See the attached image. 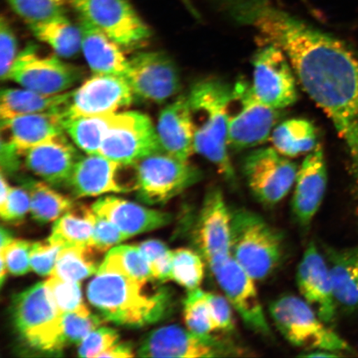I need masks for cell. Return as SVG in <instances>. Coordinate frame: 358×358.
Here are the masks:
<instances>
[{
  "label": "cell",
  "instance_id": "cell-25",
  "mask_svg": "<svg viewBox=\"0 0 358 358\" xmlns=\"http://www.w3.org/2000/svg\"><path fill=\"white\" fill-rule=\"evenodd\" d=\"M82 52L93 74H107L125 78L129 58L122 47L88 21L80 17Z\"/></svg>",
  "mask_w": 358,
  "mask_h": 358
},
{
  "label": "cell",
  "instance_id": "cell-39",
  "mask_svg": "<svg viewBox=\"0 0 358 358\" xmlns=\"http://www.w3.org/2000/svg\"><path fill=\"white\" fill-rule=\"evenodd\" d=\"M183 320L192 332L201 335L215 332L207 291L200 288L187 290L183 301Z\"/></svg>",
  "mask_w": 358,
  "mask_h": 358
},
{
  "label": "cell",
  "instance_id": "cell-26",
  "mask_svg": "<svg viewBox=\"0 0 358 358\" xmlns=\"http://www.w3.org/2000/svg\"><path fill=\"white\" fill-rule=\"evenodd\" d=\"M64 122V115L52 112L17 116L2 120V136L24 155L31 148L65 134Z\"/></svg>",
  "mask_w": 358,
  "mask_h": 358
},
{
  "label": "cell",
  "instance_id": "cell-35",
  "mask_svg": "<svg viewBox=\"0 0 358 358\" xmlns=\"http://www.w3.org/2000/svg\"><path fill=\"white\" fill-rule=\"evenodd\" d=\"M97 250L92 246H65L58 254L52 275L65 280L80 282L96 274L101 263L95 257Z\"/></svg>",
  "mask_w": 358,
  "mask_h": 358
},
{
  "label": "cell",
  "instance_id": "cell-50",
  "mask_svg": "<svg viewBox=\"0 0 358 358\" xmlns=\"http://www.w3.org/2000/svg\"><path fill=\"white\" fill-rule=\"evenodd\" d=\"M132 346L127 343H116L105 352L101 357L127 358L134 357Z\"/></svg>",
  "mask_w": 358,
  "mask_h": 358
},
{
  "label": "cell",
  "instance_id": "cell-21",
  "mask_svg": "<svg viewBox=\"0 0 358 358\" xmlns=\"http://www.w3.org/2000/svg\"><path fill=\"white\" fill-rule=\"evenodd\" d=\"M127 166L101 155L80 157L71 174L69 187L78 198L134 191V187L125 182L122 177Z\"/></svg>",
  "mask_w": 358,
  "mask_h": 358
},
{
  "label": "cell",
  "instance_id": "cell-6",
  "mask_svg": "<svg viewBox=\"0 0 358 358\" xmlns=\"http://www.w3.org/2000/svg\"><path fill=\"white\" fill-rule=\"evenodd\" d=\"M13 317L21 337L31 347L58 352L67 346L64 315L57 310L45 281L17 295L13 299Z\"/></svg>",
  "mask_w": 358,
  "mask_h": 358
},
{
  "label": "cell",
  "instance_id": "cell-18",
  "mask_svg": "<svg viewBox=\"0 0 358 358\" xmlns=\"http://www.w3.org/2000/svg\"><path fill=\"white\" fill-rule=\"evenodd\" d=\"M234 310L248 329L262 337L271 338L255 280L231 257L211 271Z\"/></svg>",
  "mask_w": 358,
  "mask_h": 358
},
{
  "label": "cell",
  "instance_id": "cell-46",
  "mask_svg": "<svg viewBox=\"0 0 358 358\" xmlns=\"http://www.w3.org/2000/svg\"><path fill=\"white\" fill-rule=\"evenodd\" d=\"M17 55V38L10 22L2 16L0 21V76L7 80Z\"/></svg>",
  "mask_w": 358,
  "mask_h": 358
},
{
  "label": "cell",
  "instance_id": "cell-22",
  "mask_svg": "<svg viewBox=\"0 0 358 358\" xmlns=\"http://www.w3.org/2000/svg\"><path fill=\"white\" fill-rule=\"evenodd\" d=\"M80 157L65 134L52 138L24 153L27 169L52 187H69Z\"/></svg>",
  "mask_w": 358,
  "mask_h": 358
},
{
  "label": "cell",
  "instance_id": "cell-42",
  "mask_svg": "<svg viewBox=\"0 0 358 358\" xmlns=\"http://www.w3.org/2000/svg\"><path fill=\"white\" fill-rule=\"evenodd\" d=\"M86 213L92 224L94 248L98 252H108L114 246L129 239L117 227L107 219L99 216L92 208L86 207Z\"/></svg>",
  "mask_w": 358,
  "mask_h": 358
},
{
  "label": "cell",
  "instance_id": "cell-49",
  "mask_svg": "<svg viewBox=\"0 0 358 358\" xmlns=\"http://www.w3.org/2000/svg\"><path fill=\"white\" fill-rule=\"evenodd\" d=\"M24 155L7 138H1V171L7 173L17 172Z\"/></svg>",
  "mask_w": 358,
  "mask_h": 358
},
{
  "label": "cell",
  "instance_id": "cell-27",
  "mask_svg": "<svg viewBox=\"0 0 358 358\" xmlns=\"http://www.w3.org/2000/svg\"><path fill=\"white\" fill-rule=\"evenodd\" d=\"M334 294L338 308L358 310V245L345 248L325 246Z\"/></svg>",
  "mask_w": 358,
  "mask_h": 358
},
{
  "label": "cell",
  "instance_id": "cell-3",
  "mask_svg": "<svg viewBox=\"0 0 358 358\" xmlns=\"http://www.w3.org/2000/svg\"><path fill=\"white\" fill-rule=\"evenodd\" d=\"M145 285L118 273H96L88 285L87 298L107 320L140 328L164 319L173 306L169 291L148 294Z\"/></svg>",
  "mask_w": 358,
  "mask_h": 358
},
{
  "label": "cell",
  "instance_id": "cell-1",
  "mask_svg": "<svg viewBox=\"0 0 358 358\" xmlns=\"http://www.w3.org/2000/svg\"><path fill=\"white\" fill-rule=\"evenodd\" d=\"M226 16L252 27L262 45L281 49L299 84L333 122L350 153H358V52L345 42L274 6L239 0Z\"/></svg>",
  "mask_w": 358,
  "mask_h": 358
},
{
  "label": "cell",
  "instance_id": "cell-29",
  "mask_svg": "<svg viewBox=\"0 0 358 358\" xmlns=\"http://www.w3.org/2000/svg\"><path fill=\"white\" fill-rule=\"evenodd\" d=\"M36 38L50 47L62 58L77 56L82 51V31L64 15L29 25Z\"/></svg>",
  "mask_w": 358,
  "mask_h": 358
},
{
  "label": "cell",
  "instance_id": "cell-33",
  "mask_svg": "<svg viewBox=\"0 0 358 358\" xmlns=\"http://www.w3.org/2000/svg\"><path fill=\"white\" fill-rule=\"evenodd\" d=\"M113 272L146 285L154 280L144 255L134 245H116L107 253L97 273Z\"/></svg>",
  "mask_w": 358,
  "mask_h": 358
},
{
  "label": "cell",
  "instance_id": "cell-7",
  "mask_svg": "<svg viewBox=\"0 0 358 358\" xmlns=\"http://www.w3.org/2000/svg\"><path fill=\"white\" fill-rule=\"evenodd\" d=\"M136 192L147 204H163L201 181L203 173L189 161L157 152L134 164Z\"/></svg>",
  "mask_w": 358,
  "mask_h": 358
},
{
  "label": "cell",
  "instance_id": "cell-17",
  "mask_svg": "<svg viewBox=\"0 0 358 358\" xmlns=\"http://www.w3.org/2000/svg\"><path fill=\"white\" fill-rule=\"evenodd\" d=\"M134 93L127 78L93 74L73 90L64 119L117 113L131 105Z\"/></svg>",
  "mask_w": 358,
  "mask_h": 358
},
{
  "label": "cell",
  "instance_id": "cell-9",
  "mask_svg": "<svg viewBox=\"0 0 358 358\" xmlns=\"http://www.w3.org/2000/svg\"><path fill=\"white\" fill-rule=\"evenodd\" d=\"M245 350L231 340L201 335L177 325L157 329L147 336L138 350L142 357H234Z\"/></svg>",
  "mask_w": 358,
  "mask_h": 358
},
{
  "label": "cell",
  "instance_id": "cell-24",
  "mask_svg": "<svg viewBox=\"0 0 358 358\" xmlns=\"http://www.w3.org/2000/svg\"><path fill=\"white\" fill-rule=\"evenodd\" d=\"M156 131L164 152L189 161L194 152V129L187 95L178 96L161 110Z\"/></svg>",
  "mask_w": 358,
  "mask_h": 358
},
{
  "label": "cell",
  "instance_id": "cell-45",
  "mask_svg": "<svg viewBox=\"0 0 358 358\" xmlns=\"http://www.w3.org/2000/svg\"><path fill=\"white\" fill-rule=\"evenodd\" d=\"M62 248V246L51 243L48 240L33 243L30 252L32 271L42 276L51 275Z\"/></svg>",
  "mask_w": 358,
  "mask_h": 358
},
{
  "label": "cell",
  "instance_id": "cell-47",
  "mask_svg": "<svg viewBox=\"0 0 358 358\" xmlns=\"http://www.w3.org/2000/svg\"><path fill=\"white\" fill-rule=\"evenodd\" d=\"M30 209V196L25 187H11L6 203L0 206V214L4 221H19Z\"/></svg>",
  "mask_w": 358,
  "mask_h": 358
},
{
  "label": "cell",
  "instance_id": "cell-38",
  "mask_svg": "<svg viewBox=\"0 0 358 358\" xmlns=\"http://www.w3.org/2000/svg\"><path fill=\"white\" fill-rule=\"evenodd\" d=\"M45 283L57 310L62 315L67 313H78L83 316L92 315L83 302L79 282L65 280L51 275Z\"/></svg>",
  "mask_w": 358,
  "mask_h": 358
},
{
  "label": "cell",
  "instance_id": "cell-4",
  "mask_svg": "<svg viewBox=\"0 0 358 358\" xmlns=\"http://www.w3.org/2000/svg\"><path fill=\"white\" fill-rule=\"evenodd\" d=\"M231 257L255 280L267 279L283 257V234L248 209H231Z\"/></svg>",
  "mask_w": 358,
  "mask_h": 358
},
{
  "label": "cell",
  "instance_id": "cell-43",
  "mask_svg": "<svg viewBox=\"0 0 358 358\" xmlns=\"http://www.w3.org/2000/svg\"><path fill=\"white\" fill-rule=\"evenodd\" d=\"M104 322L96 315L83 316L78 313H64V333L66 345L79 344L92 331Z\"/></svg>",
  "mask_w": 358,
  "mask_h": 358
},
{
  "label": "cell",
  "instance_id": "cell-34",
  "mask_svg": "<svg viewBox=\"0 0 358 358\" xmlns=\"http://www.w3.org/2000/svg\"><path fill=\"white\" fill-rule=\"evenodd\" d=\"M48 240L62 248L83 245L94 248L93 227L86 206H80L78 209L74 206V211L73 208L58 218Z\"/></svg>",
  "mask_w": 358,
  "mask_h": 358
},
{
  "label": "cell",
  "instance_id": "cell-20",
  "mask_svg": "<svg viewBox=\"0 0 358 358\" xmlns=\"http://www.w3.org/2000/svg\"><path fill=\"white\" fill-rule=\"evenodd\" d=\"M328 185V171L320 143L299 167L292 198V212L303 227L310 225L319 212Z\"/></svg>",
  "mask_w": 358,
  "mask_h": 358
},
{
  "label": "cell",
  "instance_id": "cell-8",
  "mask_svg": "<svg viewBox=\"0 0 358 358\" xmlns=\"http://www.w3.org/2000/svg\"><path fill=\"white\" fill-rule=\"evenodd\" d=\"M280 110L259 101L252 85L240 80L232 90L228 123V146L241 151L261 145L271 138Z\"/></svg>",
  "mask_w": 358,
  "mask_h": 358
},
{
  "label": "cell",
  "instance_id": "cell-12",
  "mask_svg": "<svg viewBox=\"0 0 358 358\" xmlns=\"http://www.w3.org/2000/svg\"><path fill=\"white\" fill-rule=\"evenodd\" d=\"M62 58L57 55H43L30 45L17 55L7 80L45 94L69 92L82 79L83 73Z\"/></svg>",
  "mask_w": 358,
  "mask_h": 358
},
{
  "label": "cell",
  "instance_id": "cell-28",
  "mask_svg": "<svg viewBox=\"0 0 358 358\" xmlns=\"http://www.w3.org/2000/svg\"><path fill=\"white\" fill-rule=\"evenodd\" d=\"M73 91L45 94L28 88H3L0 100L1 120L41 113L64 114Z\"/></svg>",
  "mask_w": 358,
  "mask_h": 358
},
{
  "label": "cell",
  "instance_id": "cell-37",
  "mask_svg": "<svg viewBox=\"0 0 358 358\" xmlns=\"http://www.w3.org/2000/svg\"><path fill=\"white\" fill-rule=\"evenodd\" d=\"M206 262L198 252L179 248L173 252L172 280L187 290L200 288L204 279Z\"/></svg>",
  "mask_w": 358,
  "mask_h": 358
},
{
  "label": "cell",
  "instance_id": "cell-36",
  "mask_svg": "<svg viewBox=\"0 0 358 358\" xmlns=\"http://www.w3.org/2000/svg\"><path fill=\"white\" fill-rule=\"evenodd\" d=\"M33 243L20 239H13L3 228L1 229L0 245V280L3 285L7 271L15 275H22L32 271L30 263V252Z\"/></svg>",
  "mask_w": 358,
  "mask_h": 358
},
{
  "label": "cell",
  "instance_id": "cell-23",
  "mask_svg": "<svg viewBox=\"0 0 358 358\" xmlns=\"http://www.w3.org/2000/svg\"><path fill=\"white\" fill-rule=\"evenodd\" d=\"M92 208L99 216L113 223L129 238L167 226L173 219L170 213L142 207L115 196L97 200Z\"/></svg>",
  "mask_w": 358,
  "mask_h": 358
},
{
  "label": "cell",
  "instance_id": "cell-32",
  "mask_svg": "<svg viewBox=\"0 0 358 358\" xmlns=\"http://www.w3.org/2000/svg\"><path fill=\"white\" fill-rule=\"evenodd\" d=\"M24 187L30 196V213L39 222L57 221L74 208L73 200L53 189L47 182L29 180L24 182Z\"/></svg>",
  "mask_w": 358,
  "mask_h": 358
},
{
  "label": "cell",
  "instance_id": "cell-31",
  "mask_svg": "<svg viewBox=\"0 0 358 358\" xmlns=\"http://www.w3.org/2000/svg\"><path fill=\"white\" fill-rule=\"evenodd\" d=\"M115 114L66 118L64 122L65 133L84 153L99 155Z\"/></svg>",
  "mask_w": 358,
  "mask_h": 358
},
{
  "label": "cell",
  "instance_id": "cell-11",
  "mask_svg": "<svg viewBox=\"0 0 358 358\" xmlns=\"http://www.w3.org/2000/svg\"><path fill=\"white\" fill-rule=\"evenodd\" d=\"M164 151L151 119L138 111H120L112 119L99 155L124 165H133Z\"/></svg>",
  "mask_w": 358,
  "mask_h": 358
},
{
  "label": "cell",
  "instance_id": "cell-15",
  "mask_svg": "<svg viewBox=\"0 0 358 358\" xmlns=\"http://www.w3.org/2000/svg\"><path fill=\"white\" fill-rule=\"evenodd\" d=\"M262 47L253 58L255 95L276 110L294 105L298 99L297 78L287 57L273 45Z\"/></svg>",
  "mask_w": 358,
  "mask_h": 358
},
{
  "label": "cell",
  "instance_id": "cell-14",
  "mask_svg": "<svg viewBox=\"0 0 358 358\" xmlns=\"http://www.w3.org/2000/svg\"><path fill=\"white\" fill-rule=\"evenodd\" d=\"M125 78L134 97L156 104L171 99L181 88L176 64L160 51L140 52L129 57Z\"/></svg>",
  "mask_w": 358,
  "mask_h": 358
},
{
  "label": "cell",
  "instance_id": "cell-44",
  "mask_svg": "<svg viewBox=\"0 0 358 358\" xmlns=\"http://www.w3.org/2000/svg\"><path fill=\"white\" fill-rule=\"evenodd\" d=\"M119 342L117 331L113 329L97 328L92 331L78 345L80 357H101L103 352Z\"/></svg>",
  "mask_w": 358,
  "mask_h": 358
},
{
  "label": "cell",
  "instance_id": "cell-48",
  "mask_svg": "<svg viewBox=\"0 0 358 358\" xmlns=\"http://www.w3.org/2000/svg\"><path fill=\"white\" fill-rule=\"evenodd\" d=\"M208 299L215 331L231 332L235 324L234 308L226 296L208 292Z\"/></svg>",
  "mask_w": 358,
  "mask_h": 358
},
{
  "label": "cell",
  "instance_id": "cell-40",
  "mask_svg": "<svg viewBox=\"0 0 358 358\" xmlns=\"http://www.w3.org/2000/svg\"><path fill=\"white\" fill-rule=\"evenodd\" d=\"M16 15L29 25L64 15L69 0H6Z\"/></svg>",
  "mask_w": 358,
  "mask_h": 358
},
{
  "label": "cell",
  "instance_id": "cell-5",
  "mask_svg": "<svg viewBox=\"0 0 358 358\" xmlns=\"http://www.w3.org/2000/svg\"><path fill=\"white\" fill-rule=\"evenodd\" d=\"M273 323L293 346L307 352L329 351L343 356L352 348L329 328L310 303L295 295H283L268 307Z\"/></svg>",
  "mask_w": 358,
  "mask_h": 358
},
{
  "label": "cell",
  "instance_id": "cell-2",
  "mask_svg": "<svg viewBox=\"0 0 358 358\" xmlns=\"http://www.w3.org/2000/svg\"><path fill=\"white\" fill-rule=\"evenodd\" d=\"M232 90L234 87L222 80L206 78L192 85L187 96L194 122V152L211 162L229 185L236 186V172L228 154Z\"/></svg>",
  "mask_w": 358,
  "mask_h": 358
},
{
  "label": "cell",
  "instance_id": "cell-30",
  "mask_svg": "<svg viewBox=\"0 0 358 358\" xmlns=\"http://www.w3.org/2000/svg\"><path fill=\"white\" fill-rule=\"evenodd\" d=\"M274 149L287 158L310 153L319 144L317 131L306 119H290L277 125L271 134Z\"/></svg>",
  "mask_w": 358,
  "mask_h": 358
},
{
  "label": "cell",
  "instance_id": "cell-10",
  "mask_svg": "<svg viewBox=\"0 0 358 358\" xmlns=\"http://www.w3.org/2000/svg\"><path fill=\"white\" fill-rule=\"evenodd\" d=\"M80 17L117 43L136 50L151 37V31L129 0H69Z\"/></svg>",
  "mask_w": 358,
  "mask_h": 358
},
{
  "label": "cell",
  "instance_id": "cell-41",
  "mask_svg": "<svg viewBox=\"0 0 358 358\" xmlns=\"http://www.w3.org/2000/svg\"><path fill=\"white\" fill-rule=\"evenodd\" d=\"M150 267L154 280L160 282L172 280L173 252L158 240H149L138 245Z\"/></svg>",
  "mask_w": 358,
  "mask_h": 358
},
{
  "label": "cell",
  "instance_id": "cell-16",
  "mask_svg": "<svg viewBox=\"0 0 358 358\" xmlns=\"http://www.w3.org/2000/svg\"><path fill=\"white\" fill-rule=\"evenodd\" d=\"M196 252L210 271L231 257V215L222 192L213 187L205 196L194 231Z\"/></svg>",
  "mask_w": 358,
  "mask_h": 358
},
{
  "label": "cell",
  "instance_id": "cell-19",
  "mask_svg": "<svg viewBox=\"0 0 358 358\" xmlns=\"http://www.w3.org/2000/svg\"><path fill=\"white\" fill-rule=\"evenodd\" d=\"M296 281L299 293L315 308L327 324L334 323L337 313L329 264L315 243H310L299 262Z\"/></svg>",
  "mask_w": 358,
  "mask_h": 358
},
{
  "label": "cell",
  "instance_id": "cell-13",
  "mask_svg": "<svg viewBox=\"0 0 358 358\" xmlns=\"http://www.w3.org/2000/svg\"><path fill=\"white\" fill-rule=\"evenodd\" d=\"M297 165L274 148H262L246 155L243 171L249 189L259 203L275 206L294 185Z\"/></svg>",
  "mask_w": 358,
  "mask_h": 358
}]
</instances>
